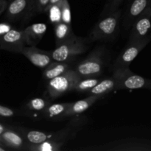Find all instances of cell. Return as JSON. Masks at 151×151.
Returning a JSON list of instances; mask_svg holds the SVG:
<instances>
[{"label":"cell","mask_w":151,"mask_h":151,"mask_svg":"<svg viewBox=\"0 0 151 151\" xmlns=\"http://www.w3.org/2000/svg\"><path fill=\"white\" fill-rule=\"evenodd\" d=\"M122 10L118 9L114 13L101 17L89 34V40L109 41L116 35L119 29Z\"/></svg>","instance_id":"1"},{"label":"cell","mask_w":151,"mask_h":151,"mask_svg":"<svg viewBox=\"0 0 151 151\" xmlns=\"http://www.w3.org/2000/svg\"><path fill=\"white\" fill-rule=\"evenodd\" d=\"M88 40L75 35L69 41L57 46L52 51V57L55 61L68 63L78 55L86 52L89 46Z\"/></svg>","instance_id":"2"},{"label":"cell","mask_w":151,"mask_h":151,"mask_svg":"<svg viewBox=\"0 0 151 151\" xmlns=\"http://www.w3.org/2000/svg\"><path fill=\"white\" fill-rule=\"evenodd\" d=\"M82 79L81 75L72 68L60 76L48 81L47 93L51 99L57 97L74 90L75 85Z\"/></svg>","instance_id":"3"},{"label":"cell","mask_w":151,"mask_h":151,"mask_svg":"<svg viewBox=\"0 0 151 151\" xmlns=\"http://www.w3.org/2000/svg\"><path fill=\"white\" fill-rule=\"evenodd\" d=\"M103 52L101 50H94L88 57L76 65L75 70L82 78H93L100 75L104 68Z\"/></svg>","instance_id":"4"},{"label":"cell","mask_w":151,"mask_h":151,"mask_svg":"<svg viewBox=\"0 0 151 151\" xmlns=\"http://www.w3.org/2000/svg\"><path fill=\"white\" fill-rule=\"evenodd\" d=\"M113 77L117 81L116 89H139L150 88L151 89V80L134 74L128 68L114 71Z\"/></svg>","instance_id":"5"},{"label":"cell","mask_w":151,"mask_h":151,"mask_svg":"<svg viewBox=\"0 0 151 151\" xmlns=\"http://www.w3.org/2000/svg\"><path fill=\"white\" fill-rule=\"evenodd\" d=\"M34 4L35 0H12L5 11V19L11 22L26 23L31 19Z\"/></svg>","instance_id":"6"},{"label":"cell","mask_w":151,"mask_h":151,"mask_svg":"<svg viewBox=\"0 0 151 151\" xmlns=\"http://www.w3.org/2000/svg\"><path fill=\"white\" fill-rule=\"evenodd\" d=\"M151 38V7L139 16L131 27L128 43L150 41Z\"/></svg>","instance_id":"7"},{"label":"cell","mask_w":151,"mask_h":151,"mask_svg":"<svg viewBox=\"0 0 151 151\" xmlns=\"http://www.w3.org/2000/svg\"><path fill=\"white\" fill-rule=\"evenodd\" d=\"M149 41V40H146L134 43H128L126 48L120 53L114 62L112 66L113 72L129 67V65L137 57L139 53L146 47Z\"/></svg>","instance_id":"8"},{"label":"cell","mask_w":151,"mask_h":151,"mask_svg":"<svg viewBox=\"0 0 151 151\" xmlns=\"http://www.w3.org/2000/svg\"><path fill=\"white\" fill-rule=\"evenodd\" d=\"M0 45L1 50L14 53H22L26 47L24 32L11 29L6 33L1 35Z\"/></svg>","instance_id":"9"},{"label":"cell","mask_w":151,"mask_h":151,"mask_svg":"<svg viewBox=\"0 0 151 151\" xmlns=\"http://www.w3.org/2000/svg\"><path fill=\"white\" fill-rule=\"evenodd\" d=\"M22 54L32 64L41 69H45L55 61L52 57V51L40 50L35 46L25 47L22 50Z\"/></svg>","instance_id":"10"},{"label":"cell","mask_w":151,"mask_h":151,"mask_svg":"<svg viewBox=\"0 0 151 151\" xmlns=\"http://www.w3.org/2000/svg\"><path fill=\"white\" fill-rule=\"evenodd\" d=\"M151 0H131L125 14L124 26L126 29L132 26L136 19L150 6Z\"/></svg>","instance_id":"11"},{"label":"cell","mask_w":151,"mask_h":151,"mask_svg":"<svg viewBox=\"0 0 151 151\" xmlns=\"http://www.w3.org/2000/svg\"><path fill=\"white\" fill-rule=\"evenodd\" d=\"M47 30V27L44 23H37L30 25L24 29L27 45L35 46L41 41Z\"/></svg>","instance_id":"12"},{"label":"cell","mask_w":151,"mask_h":151,"mask_svg":"<svg viewBox=\"0 0 151 151\" xmlns=\"http://www.w3.org/2000/svg\"><path fill=\"white\" fill-rule=\"evenodd\" d=\"M99 98H100V96L90 95L89 97H86V98L78 100L75 103H72L69 106V109H67L66 113L63 115V116H74L75 114H79L86 111Z\"/></svg>","instance_id":"13"},{"label":"cell","mask_w":151,"mask_h":151,"mask_svg":"<svg viewBox=\"0 0 151 151\" xmlns=\"http://www.w3.org/2000/svg\"><path fill=\"white\" fill-rule=\"evenodd\" d=\"M1 144L4 146L13 149H22L24 146V140L22 136L11 130H4L2 134H0Z\"/></svg>","instance_id":"14"},{"label":"cell","mask_w":151,"mask_h":151,"mask_svg":"<svg viewBox=\"0 0 151 151\" xmlns=\"http://www.w3.org/2000/svg\"><path fill=\"white\" fill-rule=\"evenodd\" d=\"M54 29L56 46L60 45L75 36L72 31V24H68L62 21H59L55 24Z\"/></svg>","instance_id":"15"},{"label":"cell","mask_w":151,"mask_h":151,"mask_svg":"<svg viewBox=\"0 0 151 151\" xmlns=\"http://www.w3.org/2000/svg\"><path fill=\"white\" fill-rule=\"evenodd\" d=\"M69 69H71V66L69 63L54 61L50 66L45 68L43 73V77L46 81H50V80L57 78L61 75L62 74L65 73Z\"/></svg>","instance_id":"16"},{"label":"cell","mask_w":151,"mask_h":151,"mask_svg":"<svg viewBox=\"0 0 151 151\" xmlns=\"http://www.w3.org/2000/svg\"><path fill=\"white\" fill-rule=\"evenodd\" d=\"M117 86V81L115 78L112 76V78H106L100 81L94 88L88 91L90 95H97L102 96L106 94V93L110 92L114 89H116Z\"/></svg>","instance_id":"17"},{"label":"cell","mask_w":151,"mask_h":151,"mask_svg":"<svg viewBox=\"0 0 151 151\" xmlns=\"http://www.w3.org/2000/svg\"><path fill=\"white\" fill-rule=\"evenodd\" d=\"M71 103H55L49 105L45 110L43 111V114L47 118H54L57 116H63Z\"/></svg>","instance_id":"18"},{"label":"cell","mask_w":151,"mask_h":151,"mask_svg":"<svg viewBox=\"0 0 151 151\" xmlns=\"http://www.w3.org/2000/svg\"><path fill=\"white\" fill-rule=\"evenodd\" d=\"M64 142H57L47 141L38 145H32L28 147L30 150L36 151H58L60 150Z\"/></svg>","instance_id":"19"},{"label":"cell","mask_w":151,"mask_h":151,"mask_svg":"<svg viewBox=\"0 0 151 151\" xmlns=\"http://www.w3.org/2000/svg\"><path fill=\"white\" fill-rule=\"evenodd\" d=\"M100 81V80L97 79V78H87L85 79L82 78L75 85L74 90L78 91V92H88L89 90L94 88Z\"/></svg>","instance_id":"20"},{"label":"cell","mask_w":151,"mask_h":151,"mask_svg":"<svg viewBox=\"0 0 151 151\" xmlns=\"http://www.w3.org/2000/svg\"><path fill=\"white\" fill-rule=\"evenodd\" d=\"M27 140L30 144L38 145L49 140L48 134L38 131H29L25 134Z\"/></svg>","instance_id":"21"},{"label":"cell","mask_w":151,"mask_h":151,"mask_svg":"<svg viewBox=\"0 0 151 151\" xmlns=\"http://www.w3.org/2000/svg\"><path fill=\"white\" fill-rule=\"evenodd\" d=\"M60 13V20L63 22L71 24L72 23V17H71V10L68 0H63L58 4Z\"/></svg>","instance_id":"22"},{"label":"cell","mask_w":151,"mask_h":151,"mask_svg":"<svg viewBox=\"0 0 151 151\" xmlns=\"http://www.w3.org/2000/svg\"><path fill=\"white\" fill-rule=\"evenodd\" d=\"M48 102L42 98H34L28 102L27 104L30 110L34 111H44L46 108L49 106Z\"/></svg>","instance_id":"23"},{"label":"cell","mask_w":151,"mask_h":151,"mask_svg":"<svg viewBox=\"0 0 151 151\" xmlns=\"http://www.w3.org/2000/svg\"><path fill=\"white\" fill-rule=\"evenodd\" d=\"M122 1L123 0H109V2L106 4L105 7L103 8V12L100 15V17L107 16V15L111 14V13L117 10Z\"/></svg>","instance_id":"24"},{"label":"cell","mask_w":151,"mask_h":151,"mask_svg":"<svg viewBox=\"0 0 151 151\" xmlns=\"http://www.w3.org/2000/svg\"><path fill=\"white\" fill-rule=\"evenodd\" d=\"M50 1V0H35V4H34L33 10L31 13L30 18L38 13L45 12L46 8L48 6Z\"/></svg>","instance_id":"25"},{"label":"cell","mask_w":151,"mask_h":151,"mask_svg":"<svg viewBox=\"0 0 151 151\" xmlns=\"http://www.w3.org/2000/svg\"><path fill=\"white\" fill-rule=\"evenodd\" d=\"M13 114H14V112L12 109L5 107V106H0V115L1 116H3V117H10V116H13Z\"/></svg>","instance_id":"26"},{"label":"cell","mask_w":151,"mask_h":151,"mask_svg":"<svg viewBox=\"0 0 151 151\" xmlns=\"http://www.w3.org/2000/svg\"><path fill=\"white\" fill-rule=\"evenodd\" d=\"M62 1H63V0H50V2H49V4H48V6H47V8H46L45 12L50 10V9L52 8L53 7L58 6L60 2H61Z\"/></svg>","instance_id":"27"},{"label":"cell","mask_w":151,"mask_h":151,"mask_svg":"<svg viewBox=\"0 0 151 151\" xmlns=\"http://www.w3.org/2000/svg\"><path fill=\"white\" fill-rule=\"evenodd\" d=\"M8 4L7 0H0V14L2 15L4 12L7 10Z\"/></svg>","instance_id":"28"},{"label":"cell","mask_w":151,"mask_h":151,"mask_svg":"<svg viewBox=\"0 0 151 151\" xmlns=\"http://www.w3.org/2000/svg\"></svg>","instance_id":"29"}]
</instances>
